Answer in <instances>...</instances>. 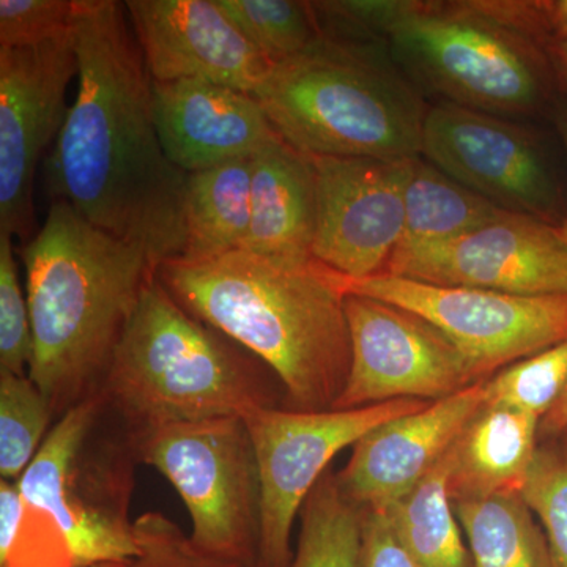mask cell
I'll use <instances>...</instances> for the list:
<instances>
[{"label": "cell", "mask_w": 567, "mask_h": 567, "mask_svg": "<svg viewBox=\"0 0 567 567\" xmlns=\"http://www.w3.org/2000/svg\"><path fill=\"white\" fill-rule=\"evenodd\" d=\"M125 7L153 81H208L252 95L276 66L218 0H128Z\"/></svg>", "instance_id": "16"}, {"label": "cell", "mask_w": 567, "mask_h": 567, "mask_svg": "<svg viewBox=\"0 0 567 567\" xmlns=\"http://www.w3.org/2000/svg\"><path fill=\"white\" fill-rule=\"evenodd\" d=\"M468 543L470 567H555L535 513L522 494L453 503Z\"/></svg>", "instance_id": "22"}, {"label": "cell", "mask_w": 567, "mask_h": 567, "mask_svg": "<svg viewBox=\"0 0 567 567\" xmlns=\"http://www.w3.org/2000/svg\"><path fill=\"white\" fill-rule=\"evenodd\" d=\"M567 386V341L506 365L486 380V405L539 417L554 409Z\"/></svg>", "instance_id": "28"}, {"label": "cell", "mask_w": 567, "mask_h": 567, "mask_svg": "<svg viewBox=\"0 0 567 567\" xmlns=\"http://www.w3.org/2000/svg\"><path fill=\"white\" fill-rule=\"evenodd\" d=\"M522 496L543 524L555 567H567V447L559 440L537 447Z\"/></svg>", "instance_id": "29"}, {"label": "cell", "mask_w": 567, "mask_h": 567, "mask_svg": "<svg viewBox=\"0 0 567 567\" xmlns=\"http://www.w3.org/2000/svg\"><path fill=\"white\" fill-rule=\"evenodd\" d=\"M357 567H420L402 546L385 513L364 511Z\"/></svg>", "instance_id": "33"}, {"label": "cell", "mask_w": 567, "mask_h": 567, "mask_svg": "<svg viewBox=\"0 0 567 567\" xmlns=\"http://www.w3.org/2000/svg\"><path fill=\"white\" fill-rule=\"evenodd\" d=\"M159 282L183 309L259 357L282 383L286 409L333 410L352 364L344 276L238 249L159 264Z\"/></svg>", "instance_id": "2"}, {"label": "cell", "mask_w": 567, "mask_h": 567, "mask_svg": "<svg viewBox=\"0 0 567 567\" xmlns=\"http://www.w3.org/2000/svg\"><path fill=\"white\" fill-rule=\"evenodd\" d=\"M346 311L352 364L333 410L435 402L477 383L457 347L415 312L357 293L347 295Z\"/></svg>", "instance_id": "13"}, {"label": "cell", "mask_w": 567, "mask_h": 567, "mask_svg": "<svg viewBox=\"0 0 567 567\" xmlns=\"http://www.w3.org/2000/svg\"><path fill=\"white\" fill-rule=\"evenodd\" d=\"M136 439L141 464L158 470L185 503L197 547L262 563V481L244 416L167 424Z\"/></svg>", "instance_id": "8"}, {"label": "cell", "mask_w": 567, "mask_h": 567, "mask_svg": "<svg viewBox=\"0 0 567 567\" xmlns=\"http://www.w3.org/2000/svg\"><path fill=\"white\" fill-rule=\"evenodd\" d=\"M25 270L33 357L29 377L58 421L102 391L158 264L65 203L18 249Z\"/></svg>", "instance_id": "3"}, {"label": "cell", "mask_w": 567, "mask_h": 567, "mask_svg": "<svg viewBox=\"0 0 567 567\" xmlns=\"http://www.w3.org/2000/svg\"><path fill=\"white\" fill-rule=\"evenodd\" d=\"M73 33L78 91L43 163L48 196L159 267L185 251L188 174L163 151L125 2L76 0Z\"/></svg>", "instance_id": "1"}, {"label": "cell", "mask_w": 567, "mask_h": 567, "mask_svg": "<svg viewBox=\"0 0 567 567\" xmlns=\"http://www.w3.org/2000/svg\"><path fill=\"white\" fill-rule=\"evenodd\" d=\"M55 420L29 375L0 369V476L20 483Z\"/></svg>", "instance_id": "27"}, {"label": "cell", "mask_w": 567, "mask_h": 567, "mask_svg": "<svg viewBox=\"0 0 567 567\" xmlns=\"http://www.w3.org/2000/svg\"><path fill=\"white\" fill-rule=\"evenodd\" d=\"M25 516V503L20 484L0 481V563L9 558L20 536Z\"/></svg>", "instance_id": "34"}, {"label": "cell", "mask_w": 567, "mask_h": 567, "mask_svg": "<svg viewBox=\"0 0 567 567\" xmlns=\"http://www.w3.org/2000/svg\"><path fill=\"white\" fill-rule=\"evenodd\" d=\"M251 158L188 174L185 259H210L244 249L251 224Z\"/></svg>", "instance_id": "21"}, {"label": "cell", "mask_w": 567, "mask_h": 567, "mask_svg": "<svg viewBox=\"0 0 567 567\" xmlns=\"http://www.w3.org/2000/svg\"><path fill=\"white\" fill-rule=\"evenodd\" d=\"M421 156L496 207L558 227L567 193L546 132L528 121L436 102L425 114Z\"/></svg>", "instance_id": "9"}, {"label": "cell", "mask_w": 567, "mask_h": 567, "mask_svg": "<svg viewBox=\"0 0 567 567\" xmlns=\"http://www.w3.org/2000/svg\"><path fill=\"white\" fill-rule=\"evenodd\" d=\"M141 464L136 434L102 393L52 425L20 480L24 527L71 567L117 565L136 555L130 506Z\"/></svg>", "instance_id": "6"}, {"label": "cell", "mask_w": 567, "mask_h": 567, "mask_svg": "<svg viewBox=\"0 0 567 567\" xmlns=\"http://www.w3.org/2000/svg\"><path fill=\"white\" fill-rule=\"evenodd\" d=\"M450 462L442 458L404 498L385 513L420 567H470L468 548L447 491Z\"/></svg>", "instance_id": "24"}, {"label": "cell", "mask_w": 567, "mask_h": 567, "mask_svg": "<svg viewBox=\"0 0 567 567\" xmlns=\"http://www.w3.org/2000/svg\"><path fill=\"white\" fill-rule=\"evenodd\" d=\"M134 557L117 567H267L216 557L193 543L192 537L162 513H145L134 520Z\"/></svg>", "instance_id": "30"}, {"label": "cell", "mask_w": 567, "mask_h": 567, "mask_svg": "<svg viewBox=\"0 0 567 567\" xmlns=\"http://www.w3.org/2000/svg\"><path fill=\"white\" fill-rule=\"evenodd\" d=\"M347 293L401 306L439 328L468 361L476 382L567 341V295H516L434 286L380 275L344 278Z\"/></svg>", "instance_id": "10"}, {"label": "cell", "mask_w": 567, "mask_h": 567, "mask_svg": "<svg viewBox=\"0 0 567 567\" xmlns=\"http://www.w3.org/2000/svg\"><path fill=\"white\" fill-rule=\"evenodd\" d=\"M276 133L311 156L402 162L421 155L429 106L385 41L322 35L252 93Z\"/></svg>", "instance_id": "5"}, {"label": "cell", "mask_w": 567, "mask_h": 567, "mask_svg": "<svg viewBox=\"0 0 567 567\" xmlns=\"http://www.w3.org/2000/svg\"><path fill=\"white\" fill-rule=\"evenodd\" d=\"M432 402L398 399L353 410L295 412L262 409L245 416L262 481V546L267 567H290V535L306 498L328 472L336 454L399 416Z\"/></svg>", "instance_id": "11"}, {"label": "cell", "mask_w": 567, "mask_h": 567, "mask_svg": "<svg viewBox=\"0 0 567 567\" xmlns=\"http://www.w3.org/2000/svg\"><path fill=\"white\" fill-rule=\"evenodd\" d=\"M551 123L555 126V133H557L559 142H561L563 152H565L566 164H567V99L566 96H559L557 104H555L554 111L550 114ZM558 233L561 235L563 241L567 245V213L565 221L558 227Z\"/></svg>", "instance_id": "36"}, {"label": "cell", "mask_w": 567, "mask_h": 567, "mask_svg": "<svg viewBox=\"0 0 567 567\" xmlns=\"http://www.w3.org/2000/svg\"><path fill=\"white\" fill-rule=\"evenodd\" d=\"M32 357L31 315L18 274L13 237L0 234V369L29 375Z\"/></svg>", "instance_id": "31"}, {"label": "cell", "mask_w": 567, "mask_h": 567, "mask_svg": "<svg viewBox=\"0 0 567 567\" xmlns=\"http://www.w3.org/2000/svg\"><path fill=\"white\" fill-rule=\"evenodd\" d=\"M385 275L434 286L567 295V245L557 227L505 212L450 240L401 246Z\"/></svg>", "instance_id": "14"}, {"label": "cell", "mask_w": 567, "mask_h": 567, "mask_svg": "<svg viewBox=\"0 0 567 567\" xmlns=\"http://www.w3.org/2000/svg\"><path fill=\"white\" fill-rule=\"evenodd\" d=\"M76 0H0V48L40 44L70 31Z\"/></svg>", "instance_id": "32"}, {"label": "cell", "mask_w": 567, "mask_h": 567, "mask_svg": "<svg viewBox=\"0 0 567 567\" xmlns=\"http://www.w3.org/2000/svg\"><path fill=\"white\" fill-rule=\"evenodd\" d=\"M297 554L290 567H357L363 509L353 505L328 470L300 511Z\"/></svg>", "instance_id": "25"}, {"label": "cell", "mask_w": 567, "mask_h": 567, "mask_svg": "<svg viewBox=\"0 0 567 567\" xmlns=\"http://www.w3.org/2000/svg\"><path fill=\"white\" fill-rule=\"evenodd\" d=\"M505 212L423 156H415L406 162L404 235L399 248L450 240L494 221Z\"/></svg>", "instance_id": "23"}, {"label": "cell", "mask_w": 567, "mask_h": 567, "mask_svg": "<svg viewBox=\"0 0 567 567\" xmlns=\"http://www.w3.org/2000/svg\"><path fill=\"white\" fill-rule=\"evenodd\" d=\"M251 166V224L245 251L295 262L316 260L311 156L279 140L254 155Z\"/></svg>", "instance_id": "19"}, {"label": "cell", "mask_w": 567, "mask_h": 567, "mask_svg": "<svg viewBox=\"0 0 567 567\" xmlns=\"http://www.w3.org/2000/svg\"><path fill=\"white\" fill-rule=\"evenodd\" d=\"M152 104L163 151L185 174L252 158L282 140L256 96L226 85L153 81Z\"/></svg>", "instance_id": "18"}, {"label": "cell", "mask_w": 567, "mask_h": 567, "mask_svg": "<svg viewBox=\"0 0 567 567\" xmlns=\"http://www.w3.org/2000/svg\"><path fill=\"white\" fill-rule=\"evenodd\" d=\"M383 41L417 91L439 102L535 121L550 117L559 100L548 50L476 0H405Z\"/></svg>", "instance_id": "7"}, {"label": "cell", "mask_w": 567, "mask_h": 567, "mask_svg": "<svg viewBox=\"0 0 567 567\" xmlns=\"http://www.w3.org/2000/svg\"><path fill=\"white\" fill-rule=\"evenodd\" d=\"M539 417L484 405L447 451L451 502L522 494L539 447Z\"/></svg>", "instance_id": "20"}, {"label": "cell", "mask_w": 567, "mask_h": 567, "mask_svg": "<svg viewBox=\"0 0 567 567\" xmlns=\"http://www.w3.org/2000/svg\"><path fill=\"white\" fill-rule=\"evenodd\" d=\"M551 65L557 74L559 96L567 99V43L555 44L548 48Z\"/></svg>", "instance_id": "37"}, {"label": "cell", "mask_w": 567, "mask_h": 567, "mask_svg": "<svg viewBox=\"0 0 567 567\" xmlns=\"http://www.w3.org/2000/svg\"><path fill=\"white\" fill-rule=\"evenodd\" d=\"M117 565H121V563H117ZM117 565H112V563H106V565H93V566H85V567H117Z\"/></svg>", "instance_id": "38"}, {"label": "cell", "mask_w": 567, "mask_h": 567, "mask_svg": "<svg viewBox=\"0 0 567 567\" xmlns=\"http://www.w3.org/2000/svg\"><path fill=\"white\" fill-rule=\"evenodd\" d=\"M559 442H561L563 445H565L567 447V434L565 436H563V439L559 440Z\"/></svg>", "instance_id": "39"}, {"label": "cell", "mask_w": 567, "mask_h": 567, "mask_svg": "<svg viewBox=\"0 0 567 567\" xmlns=\"http://www.w3.org/2000/svg\"><path fill=\"white\" fill-rule=\"evenodd\" d=\"M230 20L275 65L298 58L320 40L312 2L300 0H218Z\"/></svg>", "instance_id": "26"}, {"label": "cell", "mask_w": 567, "mask_h": 567, "mask_svg": "<svg viewBox=\"0 0 567 567\" xmlns=\"http://www.w3.org/2000/svg\"><path fill=\"white\" fill-rule=\"evenodd\" d=\"M486 405V380L374 429L336 473L342 494L364 511H386L413 491Z\"/></svg>", "instance_id": "17"}, {"label": "cell", "mask_w": 567, "mask_h": 567, "mask_svg": "<svg viewBox=\"0 0 567 567\" xmlns=\"http://www.w3.org/2000/svg\"><path fill=\"white\" fill-rule=\"evenodd\" d=\"M78 76L73 25L40 44L0 48V234L28 244L37 234L33 185L58 141Z\"/></svg>", "instance_id": "12"}, {"label": "cell", "mask_w": 567, "mask_h": 567, "mask_svg": "<svg viewBox=\"0 0 567 567\" xmlns=\"http://www.w3.org/2000/svg\"><path fill=\"white\" fill-rule=\"evenodd\" d=\"M100 393L136 436L167 424L286 409L275 372L189 315L158 276L142 293Z\"/></svg>", "instance_id": "4"}, {"label": "cell", "mask_w": 567, "mask_h": 567, "mask_svg": "<svg viewBox=\"0 0 567 567\" xmlns=\"http://www.w3.org/2000/svg\"><path fill=\"white\" fill-rule=\"evenodd\" d=\"M311 159L317 200L312 257L352 281L385 275L404 235V186L410 158Z\"/></svg>", "instance_id": "15"}, {"label": "cell", "mask_w": 567, "mask_h": 567, "mask_svg": "<svg viewBox=\"0 0 567 567\" xmlns=\"http://www.w3.org/2000/svg\"><path fill=\"white\" fill-rule=\"evenodd\" d=\"M567 434V386L554 409L540 421L539 440L554 442Z\"/></svg>", "instance_id": "35"}]
</instances>
